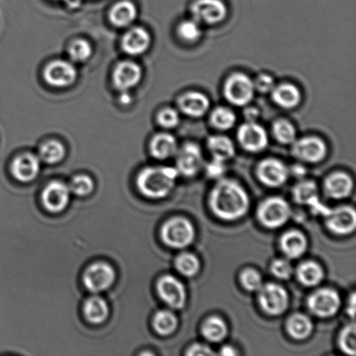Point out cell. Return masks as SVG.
<instances>
[{
	"instance_id": "6da1fadb",
	"label": "cell",
	"mask_w": 356,
	"mask_h": 356,
	"mask_svg": "<svg viewBox=\"0 0 356 356\" xmlns=\"http://www.w3.org/2000/svg\"><path fill=\"white\" fill-rule=\"evenodd\" d=\"M209 206L219 218L234 221L246 214L250 208V198L236 181L221 179L212 188Z\"/></svg>"
},
{
	"instance_id": "7a4b0ae2",
	"label": "cell",
	"mask_w": 356,
	"mask_h": 356,
	"mask_svg": "<svg viewBox=\"0 0 356 356\" xmlns=\"http://www.w3.org/2000/svg\"><path fill=\"white\" fill-rule=\"evenodd\" d=\"M179 172L172 167H148L142 170L137 183L142 194L149 198H163L170 194Z\"/></svg>"
},
{
	"instance_id": "3957f363",
	"label": "cell",
	"mask_w": 356,
	"mask_h": 356,
	"mask_svg": "<svg viewBox=\"0 0 356 356\" xmlns=\"http://www.w3.org/2000/svg\"><path fill=\"white\" fill-rule=\"evenodd\" d=\"M291 216L289 202L282 197H270L261 202L257 209V218L268 229L284 226Z\"/></svg>"
},
{
	"instance_id": "277c9868",
	"label": "cell",
	"mask_w": 356,
	"mask_h": 356,
	"mask_svg": "<svg viewBox=\"0 0 356 356\" xmlns=\"http://www.w3.org/2000/svg\"><path fill=\"white\" fill-rule=\"evenodd\" d=\"M195 229L188 219L174 218L167 221L162 227L161 236L167 245L183 249L190 245L195 239Z\"/></svg>"
},
{
	"instance_id": "5b68a950",
	"label": "cell",
	"mask_w": 356,
	"mask_h": 356,
	"mask_svg": "<svg viewBox=\"0 0 356 356\" xmlns=\"http://www.w3.org/2000/svg\"><path fill=\"white\" fill-rule=\"evenodd\" d=\"M254 82L243 73H234L226 80L223 93L230 104L236 106H247L253 99Z\"/></svg>"
},
{
	"instance_id": "8992f818",
	"label": "cell",
	"mask_w": 356,
	"mask_h": 356,
	"mask_svg": "<svg viewBox=\"0 0 356 356\" xmlns=\"http://www.w3.org/2000/svg\"><path fill=\"white\" fill-rule=\"evenodd\" d=\"M45 82L57 88H65L73 85L78 79V70L74 63L64 59H57L45 66Z\"/></svg>"
},
{
	"instance_id": "52a82bcc",
	"label": "cell",
	"mask_w": 356,
	"mask_h": 356,
	"mask_svg": "<svg viewBox=\"0 0 356 356\" xmlns=\"http://www.w3.org/2000/svg\"><path fill=\"white\" fill-rule=\"evenodd\" d=\"M258 300L261 308L270 316H279L288 308L289 296L286 289L277 284H267L259 289Z\"/></svg>"
},
{
	"instance_id": "ba28073f",
	"label": "cell",
	"mask_w": 356,
	"mask_h": 356,
	"mask_svg": "<svg viewBox=\"0 0 356 356\" xmlns=\"http://www.w3.org/2000/svg\"><path fill=\"white\" fill-rule=\"evenodd\" d=\"M308 306L314 315L327 318L334 316L339 310L340 296L332 289H320L309 296Z\"/></svg>"
},
{
	"instance_id": "9c48e42d",
	"label": "cell",
	"mask_w": 356,
	"mask_h": 356,
	"mask_svg": "<svg viewBox=\"0 0 356 356\" xmlns=\"http://www.w3.org/2000/svg\"><path fill=\"white\" fill-rule=\"evenodd\" d=\"M143 71L138 63L124 60L114 69L113 82L118 92H130L141 82Z\"/></svg>"
},
{
	"instance_id": "30bf717a",
	"label": "cell",
	"mask_w": 356,
	"mask_h": 356,
	"mask_svg": "<svg viewBox=\"0 0 356 356\" xmlns=\"http://www.w3.org/2000/svg\"><path fill=\"white\" fill-rule=\"evenodd\" d=\"M191 13L198 23L216 24L227 15V7L222 0H197L191 6Z\"/></svg>"
},
{
	"instance_id": "8fae6325",
	"label": "cell",
	"mask_w": 356,
	"mask_h": 356,
	"mask_svg": "<svg viewBox=\"0 0 356 356\" xmlns=\"http://www.w3.org/2000/svg\"><path fill=\"white\" fill-rule=\"evenodd\" d=\"M114 280L113 268L103 261L90 265L83 275V284L90 291L94 293L106 291Z\"/></svg>"
},
{
	"instance_id": "7c38bea8",
	"label": "cell",
	"mask_w": 356,
	"mask_h": 356,
	"mask_svg": "<svg viewBox=\"0 0 356 356\" xmlns=\"http://www.w3.org/2000/svg\"><path fill=\"white\" fill-rule=\"evenodd\" d=\"M237 138L243 149L250 152L264 151L268 142L266 131L254 121L241 125Z\"/></svg>"
},
{
	"instance_id": "4fadbf2b",
	"label": "cell",
	"mask_w": 356,
	"mask_h": 356,
	"mask_svg": "<svg viewBox=\"0 0 356 356\" xmlns=\"http://www.w3.org/2000/svg\"><path fill=\"white\" fill-rule=\"evenodd\" d=\"M160 298L173 309L184 308L186 291L183 284L172 275H163L156 285Z\"/></svg>"
},
{
	"instance_id": "5bb4252c",
	"label": "cell",
	"mask_w": 356,
	"mask_h": 356,
	"mask_svg": "<svg viewBox=\"0 0 356 356\" xmlns=\"http://www.w3.org/2000/svg\"><path fill=\"white\" fill-rule=\"evenodd\" d=\"M293 156L303 162L318 163L327 155V146L322 139L308 137L294 142Z\"/></svg>"
},
{
	"instance_id": "9a60e30c",
	"label": "cell",
	"mask_w": 356,
	"mask_h": 356,
	"mask_svg": "<svg viewBox=\"0 0 356 356\" xmlns=\"http://www.w3.org/2000/svg\"><path fill=\"white\" fill-rule=\"evenodd\" d=\"M325 218L327 229L337 235H348L355 229L356 213L350 206L330 209Z\"/></svg>"
},
{
	"instance_id": "2e32d148",
	"label": "cell",
	"mask_w": 356,
	"mask_h": 356,
	"mask_svg": "<svg viewBox=\"0 0 356 356\" xmlns=\"http://www.w3.org/2000/svg\"><path fill=\"white\" fill-rule=\"evenodd\" d=\"M204 163L201 149L194 143H186L177 152V170L185 177H194Z\"/></svg>"
},
{
	"instance_id": "e0dca14e",
	"label": "cell",
	"mask_w": 356,
	"mask_h": 356,
	"mask_svg": "<svg viewBox=\"0 0 356 356\" xmlns=\"http://www.w3.org/2000/svg\"><path fill=\"white\" fill-rule=\"evenodd\" d=\"M289 174L287 167L277 159H265L257 167L258 178L268 187L281 186L288 179Z\"/></svg>"
},
{
	"instance_id": "ac0fdd59",
	"label": "cell",
	"mask_w": 356,
	"mask_h": 356,
	"mask_svg": "<svg viewBox=\"0 0 356 356\" xmlns=\"http://www.w3.org/2000/svg\"><path fill=\"white\" fill-rule=\"evenodd\" d=\"M152 44L149 31L143 27H134L122 38V49L127 55L137 57L145 54Z\"/></svg>"
},
{
	"instance_id": "d6986e66",
	"label": "cell",
	"mask_w": 356,
	"mask_h": 356,
	"mask_svg": "<svg viewBox=\"0 0 356 356\" xmlns=\"http://www.w3.org/2000/svg\"><path fill=\"white\" fill-rule=\"evenodd\" d=\"M70 193L71 191L67 185L62 181H54L44 188L42 201L49 211L60 212L68 204Z\"/></svg>"
},
{
	"instance_id": "ffe728a7",
	"label": "cell",
	"mask_w": 356,
	"mask_h": 356,
	"mask_svg": "<svg viewBox=\"0 0 356 356\" xmlns=\"http://www.w3.org/2000/svg\"><path fill=\"white\" fill-rule=\"evenodd\" d=\"M40 159L31 153L17 156L12 163V173L17 180L28 183L37 177L40 170Z\"/></svg>"
},
{
	"instance_id": "44dd1931",
	"label": "cell",
	"mask_w": 356,
	"mask_h": 356,
	"mask_svg": "<svg viewBox=\"0 0 356 356\" xmlns=\"http://www.w3.org/2000/svg\"><path fill=\"white\" fill-rule=\"evenodd\" d=\"M181 113L191 118H201L207 113L209 100L201 92H190L184 94L178 100Z\"/></svg>"
},
{
	"instance_id": "7402d4cb",
	"label": "cell",
	"mask_w": 356,
	"mask_h": 356,
	"mask_svg": "<svg viewBox=\"0 0 356 356\" xmlns=\"http://www.w3.org/2000/svg\"><path fill=\"white\" fill-rule=\"evenodd\" d=\"M280 246L286 257L291 259H296L306 252L308 241L298 230H289L282 236Z\"/></svg>"
},
{
	"instance_id": "603a6c76",
	"label": "cell",
	"mask_w": 356,
	"mask_h": 356,
	"mask_svg": "<svg viewBox=\"0 0 356 356\" xmlns=\"http://www.w3.org/2000/svg\"><path fill=\"white\" fill-rule=\"evenodd\" d=\"M137 17V6L131 0H122L115 3L110 12L111 22L118 28H127L131 26Z\"/></svg>"
},
{
	"instance_id": "cb8c5ba5",
	"label": "cell",
	"mask_w": 356,
	"mask_h": 356,
	"mask_svg": "<svg viewBox=\"0 0 356 356\" xmlns=\"http://www.w3.org/2000/svg\"><path fill=\"white\" fill-rule=\"evenodd\" d=\"M324 187L327 197L343 199L350 195L353 190L354 181L347 174L337 172L327 178Z\"/></svg>"
},
{
	"instance_id": "d4e9b609",
	"label": "cell",
	"mask_w": 356,
	"mask_h": 356,
	"mask_svg": "<svg viewBox=\"0 0 356 356\" xmlns=\"http://www.w3.org/2000/svg\"><path fill=\"white\" fill-rule=\"evenodd\" d=\"M272 99L277 106L284 109H293L302 100L301 92L298 87L291 83H282L272 90Z\"/></svg>"
},
{
	"instance_id": "484cf974",
	"label": "cell",
	"mask_w": 356,
	"mask_h": 356,
	"mask_svg": "<svg viewBox=\"0 0 356 356\" xmlns=\"http://www.w3.org/2000/svg\"><path fill=\"white\" fill-rule=\"evenodd\" d=\"M149 149L152 155L156 159L165 160L172 158L177 152L176 138L169 134H156L152 138Z\"/></svg>"
},
{
	"instance_id": "4316f807",
	"label": "cell",
	"mask_w": 356,
	"mask_h": 356,
	"mask_svg": "<svg viewBox=\"0 0 356 356\" xmlns=\"http://www.w3.org/2000/svg\"><path fill=\"white\" fill-rule=\"evenodd\" d=\"M208 148L213 158L225 162L236 154L233 142L225 136H212L208 140Z\"/></svg>"
},
{
	"instance_id": "83f0119b",
	"label": "cell",
	"mask_w": 356,
	"mask_h": 356,
	"mask_svg": "<svg viewBox=\"0 0 356 356\" xmlns=\"http://www.w3.org/2000/svg\"><path fill=\"white\" fill-rule=\"evenodd\" d=\"M83 313L90 323L99 324L106 320L109 315V308L102 298L94 296L86 300L83 305Z\"/></svg>"
},
{
	"instance_id": "f1b7e54d",
	"label": "cell",
	"mask_w": 356,
	"mask_h": 356,
	"mask_svg": "<svg viewBox=\"0 0 356 356\" xmlns=\"http://www.w3.org/2000/svg\"><path fill=\"white\" fill-rule=\"evenodd\" d=\"M296 275L302 284L313 287L323 281L324 273L323 268L318 264L309 261L299 265L296 270Z\"/></svg>"
},
{
	"instance_id": "f546056e",
	"label": "cell",
	"mask_w": 356,
	"mask_h": 356,
	"mask_svg": "<svg viewBox=\"0 0 356 356\" xmlns=\"http://www.w3.org/2000/svg\"><path fill=\"white\" fill-rule=\"evenodd\" d=\"M286 327L288 333L296 340L306 339L313 330L312 321L303 314H295L289 317Z\"/></svg>"
},
{
	"instance_id": "4dcf8cb0",
	"label": "cell",
	"mask_w": 356,
	"mask_h": 356,
	"mask_svg": "<svg viewBox=\"0 0 356 356\" xmlns=\"http://www.w3.org/2000/svg\"><path fill=\"white\" fill-rule=\"evenodd\" d=\"M293 197L299 204H308L312 207L319 202L318 188L315 181H302L293 188Z\"/></svg>"
},
{
	"instance_id": "1f68e13d",
	"label": "cell",
	"mask_w": 356,
	"mask_h": 356,
	"mask_svg": "<svg viewBox=\"0 0 356 356\" xmlns=\"http://www.w3.org/2000/svg\"><path fill=\"white\" fill-rule=\"evenodd\" d=\"M38 158L41 162L55 165L61 162L65 156V148L61 142L51 139L44 142L38 149Z\"/></svg>"
},
{
	"instance_id": "d6a6232c",
	"label": "cell",
	"mask_w": 356,
	"mask_h": 356,
	"mask_svg": "<svg viewBox=\"0 0 356 356\" xmlns=\"http://www.w3.org/2000/svg\"><path fill=\"white\" fill-rule=\"evenodd\" d=\"M202 334L206 340L211 343H219L225 339L228 334V327L220 317L211 316L202 324Z\"/></svg>"
},
{
	"instance_id": "836d02e7",
	"label": "cell",
	"mask_w": 356,
	"mask_h": 356,
	"mask_svg": "<svg viewBox=\"0 0 356 356\" xmlns=\"http://www.w3.org/2000/svg\"><path fill=\"white\" fill-rule=\"evenodd\" d=\"M153 327L156 332L166 337L177 330V318L169 310H160L153 318Z\"/></svg>"
},
{
	"instance_id": "e575fe53",
	"label": "cell",
	"mask_w": 356,
	"mask_h": 356,
	"mask_svg": "<svg viewBox=\"0 0 356 356\" xmlns=\"http://www.w3.org/2000/svg\"><path fill=\"white\" fill-rule=\"evenodd\" d=\"M236 118L232 110L225 107H218L212 111L211 122L220 131H227L235 125Z\"/></svg>"
},
{
	"instance_id": "d590c367",
	"label": "cell",
	"mask_w": 356,
	"mask_h": 356,
	"mask_svg": "<svg viewBox=\"0 0 356 356\" xmlns=\"http://www.w3.org/2000/svg\"><path fill=\"white\" fill-rule=\"evenodd\" d=\"M93 49L89 41L86 40H76L70 44L68 54L70 59L73 63L86 62L92 57Z\"/></svg>"
},
{
	"instance_id": "8d00e7d4",
	"label": "cell",
	"mask_w": 356,
	"mask_h": 356,
	"mask_svg": "<svg viewBox=\"0 0 356 356\" xmlns=\"http://www.w3.org/2000/svg\"><path fill=\"white\" fill-rule=\"evenodd\" d=\"M176 268L184 277H191L200 270V261L193 254L183 253L177 257Z\"/></svg>"
},
{
	"instance_id": "74e56055",
	"label": "cell",
	"mask_w": 356,
	"mask_h": 356,
	"mask_svg": "<svg viewBox=\"0 0 356 356\" xmlns=\"http://www.w3.org/2000/svg\"><path fill=\"white\" fill-rule=\"evenodd\" d=\"M273 132L278 142L284 145L293 144L296 141V131L294 127L289 121L281 120L275 122Z\"/></svg>"
},
{
	"instance_id": "f35d334b",
	"label": "cell",
	"mask_w": 356,
	"mask_h": 356,
	"mask_svg": "<svg viewBox=\"0 0 356 356\" xmlns=\"http://www.w3.org/2000/svg\"><path fill=\"white\" fill-rule=\"evenodd\" d=\"M177 33L181 40L188 43H194L202 36L200 23L195 19L185 20L178 26Z\"/></svg>"
},
{
	"instance_id": "ab89813d",
	"label": "cell",
	"mask_w": 356,
	"mask_h": 356,
	"mask_svg": "<svg viewBox=\"0 0 356 356\" xmlns=\"http://www.w3.org/2000/svg\"><path fill=\"white\" fill-rule=\"evenodd\" d=\"M356 329L355 323L350 324L341 331L339 337V346L341 351L350 355H356Z\"/></svg>"
},
{
	"instance_id": "60d3db41",
	"label": "cell",
	"mask_w": 356,
	"mask_h": 356,
	"mask_svg": "<svg viewBox=\"0 0 356 356\" xmlns=\"http://www.w3.org/2000/svg\"><path fill=\"white\" fill-rule=\"evenodd\" d=\"M94 184L92 178L87 175H79L73 177L70 184V191L79 197L87 195L92 191Z\"/></svg>"
},
{
	"instance_id": "b9f144b4",
	"label": "cell",
	"mask_w": 356,
	"mask_h": 356,
	"mask_svg": "<svg viewBox=\"0 0 356 356\" xmlns=\"http://www.w3.org/2000/svg\"><path fill=\"white\" fill-rule=\"evenodd\" d=\"M240 279L243 288L249 291H259L263 286V278L257 270H252V268H247L243 270L241 274Z\"/></svg>"
},
{
	"instance_id": "7bdbcfd3",
	"label": "cell",
	"mask_w": 356,
	"mask_h": 356,
	"mask_svg": "<svg viewBox=\"0 0 356 356\" xmlns=\"http://www.w3.org/2000/svg\"><path fill=\"white\" fill-rule=\"evenodd\" d=\"M158 122L162 127L173 129L177 127L180 122V116L178 111L172 108H165L160 111L158 115Z\"/></svg>"
},
{
	"instance_id": "ee69618b",
	"label": "cell",
	"mask_w": 356,
	"mask_h": 356,
	"mask_svg": "<svg viewBox=\"0 0 356 356\" xmlns=\"http://www.w3.org/2000/svg\"><path fill=\"white\" fill-rule=\"evenodd\" d=\"M270 270L275 277L284 279V280H287L293 273L291 264L284 259L275 260L271 264Z\"/></svg>"
},
{
	"instance_id": "f6af8a7d",
	"label": "cell",
	"mask_w": 356,
	"mask_h": 356,
	"mask_svg": "<svg viewBox=\"0 0 356 356\" xmlns=\"http://www.w3.org/2000/svg\"><path fill=\"white\" fill-rule=\"evenodd\" d=\"M254 90L261 93L271 92L275 88V81L272 76L267 74L258 76L256 81L254 82Z\"/></svg>"
},
{
	"instance_id": "bcb514c9",
	"label": "cell",
	"mask_w": 356,
	"mask_h": 356,
	"mask_svg": "<svg viewBox=\"0 0 356 356\" xmlns=\"http://www.w3.org/2000/svg\"><path fill=\"white\" fill-rule=\"evenodd\" d=\"M225 172V162L220 161L218 159H213V161L209 163L206 166V172L211 178H220Z\"/></svg>"
},
{
	"instance_id": "7dc6e473",
	"label": "cell",
	"mask_w": 356,
	"mask_h": 356,
	"mask_svg": "<svg viewBox=\"0 0 356 356\" xmlns=\"http://www.w3.org/2000/svg\"><path fill=\"white\" fill-rule=\"evenodd\" d=\"M188 356H211L215 355L211 348L204 344H194L188 348L186 353Z\"/></svg>"
},
{
	"instance_id": "c3c4849f",
	"label": "cell",
	"mask_w": 356,
	"mask_h": 356,
	"mask_svg": "<svg viewBox=\"0 0 356 356\" xmlns=\"http://www.w3.org/2000/svg\"><path fill=\"white\" fill-rule=\"evenodd\" d=\"M355 302H356V298H355V293H353V294L351 295L350 298V302H348V305L347 307V312L348 315L351 316L352 318H355Z\"/></svg>"
},
{
	"instance_id": "681fc988",
	"label": "cell",
	"mask_w": 356,
	"mask_h": 356,
	"mask_svg": "<svg viewBox=\"0 0 356 356\" xmlns=\"http://www.w3.org/2000/svg\"><path fill=\"white\" fill-rule=\"evenodd\" d=\"M291 172L296 177L302 178L305 176L306 169L302 165H296L292 167Z\"/></svg>"
},
{
	"instance_id": "f907efd6",
	"label": "cell",
	"mask_w": 356,
	"mask_h": 356,
	"mask_svg": "<svg viewBox=\"0 0 356 356\" xmlns=\"http://www.w3.org/2000/svg\"><path fill=\"white\" fill-rule=\"evenodd\" d=\"M219 355L223 356H235L237 355V352L235 348L230 346H225L221 348L220 350Z\"/></svg>"
},
{
	"instance_id": "816d5d0a",
	"label": "cell",
	"mask_w": 356,
	"mask_h": 356,
	"mask_svg": "<svg viewBox=\"0 0 356 356\" xmlns=\"http://www.w3.org/2000/svg\"><path fill=\"white\" fill-rule=\"evenodd\" d=\"M131 97L130 92H122L120 96V102L123 104H129L131 103Z\"/></svg>"
},
{
	"instance_id": "f5cc1de1",
	"label": "cell",
	"mask_w": 356,
	"mask_h": 356,
	"mask_svg": "<svg viewBox=\"0 0 356 356\" xmlns=\"http://www.w3.org/2000/svg\"><path fill=\"white\" fill-rule=\"evenodd\" d=\"M257 115L258 111L252 109V108L246 111V117L249 121H254V118L257 117Z\"/></svg>"
},
{
	"instance_id": "db71d44e",
	"label": "cell",
	"mask_w": 356,
	"mask_h": 356,
	"mask_svg": "<svg viewBox=\"0 0 356 356\" xmlns=\"http://www.w3.org/2000/svg\"><path fill=\"white\" fill-rule=\"evenodd\" d=\"M57 1H63V2H66V0H57Z\"/></svg>"
}]
</instances>
